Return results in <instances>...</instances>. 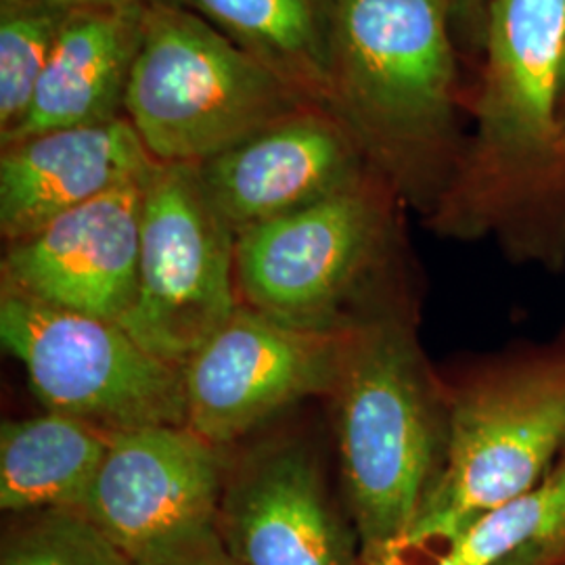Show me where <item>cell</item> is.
<instances>
[{"label": "cell", "instance_id": "cell-1", "mask_svg": "<svg viewBox=\"0 0 565 565\" xmlns=\"http://www.w3.org/2000/svg\"><path fill=\"white\" fill-rule=\"evenodd\" d=\"M476 132L429 216L450 237L494 235L511 258L565 264V0H492Z\"/></svg>", "mask_w": 565, "mask_h": 565}, {"label": "cell", "instance_id": "cell-2", "mask_svg": "<svg viewBox=\"0 0 565 565\" xmlns=\"http://www.w3.org/2000/svg\"><path fill=\"white\" fill-rule=\"evenodd\" d=\"M329 107L369 170L429 216L463 156L448 0H329Z\"/></svg>", "mask_w": 565, "mask_h": 565}, {"label": "cell", "instance_id": "cell-3", "mask_svg": "<svg viewBox=\"0 0 565 565\" xmlns=\"http://www.w3.org/2000/svg\"><path fill=\"white\" fill-rule=\"evenodd\" d=\"M361 559L403 543L445 455L446 424L411 324L375 312L345 329L331 392Z\"/></svg>", "mask_w": 565, "mask_h": 565}, {"label": "cell", "instance_id": "cell-4", "mask_svg": "<svg viewBox=\"0 0 565 565\" xmlns=\"http://www.w3.org/2000/svg\"><path fill=\"white\" fill-rule=\"evenodd\" d=\"M310 105L202 15L172 0L145 7L124 114L156 162L200 166Z\"/></svg>", "mask_w": 565, "mask_h": 565}, {"label": "cell", "instance_id": "cell-5", "mask_svg": "<svg viewBox=\"0 0 565 565\" xmlns=\"http://www.w3.org/2000/svg\"><path fill=\"white\" fill-rule=\"evenodd\" d=\"M565 452V350L497 364L446 415L443 463L404 541L452 543L539 484Z\"/></svg>", "mask_w": 565, "mask_h": 565}, {"label": "cell", "instance_id": "cell-6", "mask_svg": "<svg viewBox=\"0 0 565 565\" xmlns=\"http://www.w3.org/2000/svg\"><path fill=\"white\" fill-rule=\"evenodd\" d=\"M394 191L380 177L237 235L239 302L277 323L340 333L384 266Z\"/></svg>", "mask_w": 565, "mask_h": 565}, {"label": "cell", "instance_id": "cell-7", "mask_svg": "<svg viewBox=\"0 0 565 565\" xmlns=\"http://www.w3.org/2000/svg\"><path fill=\"white\" fill-rule=\"evenodd\" d=\"M0 340L46 411L105 431L186 425L181 366L151 354L120 323L2 285Z\"/></svg>", "mask_w": 565, "mask_h": 565}, {"label": "cell", "instance_id": "cell-8", "mask_svg": "<svg viewBox=\"0 0 565 565\" xmlns=\"http://www.w3.org/2000/svg\"><path fill=\"white\" fill-rule=\"evenodd\" d=\"M237 235L200 166L158 163L142 184L137 300L121 327L166 363H184L239 308Z\"/></svg>", "mask_w": 565, "mask_h": 565}, {"label": "cell", "instance_id": "cell-9", "mask_svg": "<svg viewBox=\"0 0 565 565\" xmlns=\"http://www.w3.org/2000/svg\"><path fill=\"white\" fill-rule=\"evenodd\" d=\"M345 331L312 333L239 303L182 366L186 425L231 445L289 404L333 392Z\"/></svg>", "mask_w": 565, "mask_h": 565}, {"label": "cell", "instance_id": "cell-10", "mask_svg": "<svg viewBox=\"0 0 565 565\" xmlns=\"http://www.w3.org/2000/svg\"><path fill=\"white\" fill-rule=\"evenodd\" d=\"M223 448L189 425L111 431L81 513L135 559L145 548L218 518Z\"/></svg>", "mask_w": 565, "mask_h": 565}, {"label": "cell", "instance_id": "cell-11", "mask_svg": "<svg viewBox=\"0 0 565 565\" xmlns=\"http://www.w3.org/2000/svg\"><path fill=\"white\" fill-rule=\"evenodd\" d=\"M142 184L116 189L9 243L2 285L57 308L121 323L137 300Z\"/></svg>", "mask_w": 565, "mask_h": 565}, {"label": "cell", "instance_id": "cell-12", "mask_svg": "<svg viewBox=\"0 0 565 565\" xmlns=\"http://www.w3.org/2000/svg\"><path fill=\"white\" fill-rule=\"evenodd\" d=\"M200 174L216 212L242 235L323 202L373 172L340 118L310 105L200 163Z\"/></svg>", "mask_w": 565, "mask_h": 565}, {"label": "cell", "instance_id": "cell-13", "mask_svg": "<svg viewBox=\"0 0 565 565\" xmlns=\"http://www.w3.org/2000/svg\"><path fill=\"white\" fill-rule=\"evenodd\" d=\"M216 522L242 565H363L356 530L331 505L302 446H268L239 465Z\"/></svg>", "mask_w": 565, "mask_h": 565}, {"label": "cell", "instance_id": "cell-14", "mask_svg": "<svg viewBox=\"0 0 565 565\" xmlns=\"http://www.w3.org/2000/svg\"><path fill=\"white\" fill-rule=\"evenodd\" d=\"M158 162L126 118L49 130L2 145L0 231L20 242L63 214L128 184Z\"/></svg>", "mask_w": 565, "mask_h": 565}, {"label": "cell", "instance_id": "cell-15", "mask_svg": "<svg viewBox=\"0 0 565 565\" xmlns=\"http://www.w3.org/2000/svg\"><path fill=\"white\" fill-rule=\"evenodd\" d=\"M145 7L70 11L25 118L2 145L121 118Z\"/></svg>", "mask_w": 565, "mask_h": 565}, {"label": "cell", "instance_id": "cell-16", "mask_svg": "<svg viewBox=\"0 0 565 565\" xmlns=\"http://www.w3.org/2000/svg\"><path fill=\"white\" fill-rule=\"evenodd\" d=\"M111 431L46 411L0 429V507L11 513L81 509Z\"/></svg>", "mask_w": 565, "mask_h": 565}, {"label": "cell", "instance_id": "cell-17", "mask_svg": "<svg viewBox=\"0 0 565 565\" xmlns=\"http://www.w3.org/2000/svg\"><path fill=\"white\" fill-rule=\"evenodd\" d=\"M231 41L315 103H329V32L319 0H189Z\"/></svg>", "mask_w": 565, "mask_h": 565}, {"label": "cell", "instance_id": "cell-18", "mask_svg": "<svg viewBox=\"0 0 565 565\" xmlns=\"http://www.w3.org/2000/svg\"><path fill=\"white\" fill-rule=\"evenodd\" d=\"M520 555L534 565H565V452L545 478L486 513L446 545V565H494Z\"/></svg>", "mask_w": 565, "mask_h": 565}, {"label": "cell", "instance_id": "cell-19", "mask_svg": "<svg viewBox=\"0 0 565 565\" xmlns=\"http://www.w3.org/2000/svg\"><path fill=\"white\" fill-rule=\"evenodd\" d=\"M70 11L2 0L0 7V139L20 126L53 55Z\"/></svg>", "mask_w": 565, "mask_h": 565}, {"label": "cell", "instance_id": "cell-20", "mask_svg": "<svg viewBox=\"0 0 565 565\" xmlns=\"http://www.w3.org/2000/svg\"><path fill=\"white\" fill-rule=\"evenodd\" d=\"M0 565H132L97 525L76 509L25 513L4 536Z\"/></svg>", "mask_w": 565, "mask_h": 565}, {"label": "cell", "instance_id": "cell-21", "mask_svg": "<svg viewBox=\"0 0 565 565\" xmlns=\"http://www.w3.org/2000/svg\"><path fill=\"white\" fill-rule=\"evenodd\" d=\"M132 565H242L228 551L218 522L193 525L139 553Z\"/></svg>", "mask_w": 565, "mask_h": 565}, {"label": "cell", "instance_id": "cell-22", "mask_svg": "<svg viewBox=\"0 0 565 565\" xmlns=\"http://www.w3.org/2000/svg\"><path fill=\"white\" fill-rule=\"evenodd\" d=\"M446 543L403 541L363 565H446Z\"/></svg>", "mask_w": 565, "mask_h": 565}, {"label": "cell", "instance_id": "cell-23", "mask_svg": "<svg viewBox=\"0 0 565 565\" xmlns=\"http://www.w3.org/2000/svg\"><path fill=\"white\" fill-rule=\"evenodd\" d=\"M492 0H448L450 23L463 30L465 36L484 49L486 23Z\"/></svg>", "mask_w": 565, "mask_h": 565}, {"label": "cell", "instance_id": "cell-24", "mask_svg": "<svg viewBox=\"0 0 565 565\" xmlns=\"http://www.w3.org/2000/svg\"><path fill=\"white\" fill-rule=\"evenodd\" d=\"M21 2H36V4L61 9V11H78V9H102V7H135V4H149L153 0H21Z\"/></svg>", "mask_w": 565, "mask_h": 565}, {"label": "cell", "instance_id": "cell-25", "mask_svg": "<svg viewBox=\"0 0 565 565\" xmlns=\"http://www.w3.org/2000/svg\"><path fill=\"white\" fill-rule=\"evenodd\" d=\"M494 565H534L530 559H525V557H520V555H511V557H505V559H501L499 564Z\"/></svg>", "mask_w": 565, "mask_h": 565}, {"label": "cell", "instance_id": "cell-26", "mask_svg": "<svg viewBox=\"0 0 565 565\" xmlns=\"http://www.w3.org/2000/svg\"><path fill=\"white\" fill-rule=\"evenodd\" d=\"M562 107H564V116H565V65H564V88H562Z\"/></svg>", "mask_w": 565, "mask_h": 565}, {"label": "cell", "instance_id": "cell-27", "mask_svg": "<svg viewBox=\"0 0 565 565\" xmlns=\"http://www.w3.org/2000/svg\"><path fill=\"white\" fill-rule=\"evenodd\" d=\"M564 132H565V116H564Z\"/></svg>", "mask_w": 565, "mask_h": 565}]
</instances>
